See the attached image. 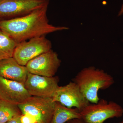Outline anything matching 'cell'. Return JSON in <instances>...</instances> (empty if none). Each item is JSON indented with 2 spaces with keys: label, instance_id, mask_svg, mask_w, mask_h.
<instances>
[{
  "label": "cell",
  "instance_id": "obj_1",
  "mask_svg": "<svg viewBox=\"0 0 123 123\" xmlns=\"http://www.w3.org/2000/svg\"><path fill=\"white\" fill-rule=\"evenodd\" d=\"M48 8L46 6L38 9L23 17L1 20L0 30L17 43L56 31L68 30L67 27L55 26L49 23L47 16Z\"/></svg>",
  "mask_w": 123,
  "mask_h": 123
},
{
  "label": "cell",
  "instance_id": "obj_2",
  "mask_svg": "<svg viewBox=\"0 0 123 123\" xmlns=\"http://www.w3.org/2000/svg\"><path fill=\"white\" fill-rule=\"evenodd\" d=\"M79 86L90 102L97 103L99 101L98 91L110 88L114 83L111 75L94 66L86 68L80 71L72 80Z\"/></svg>",
  "mask_w": 123,
  "mask_h": 123
},
{
  "label": "cell",
  "instance_id": "obj_3",
  "mask_svg": "<svg viewBox=\"0 0 123 123\" xmlns=\"http://www.w3.org/2000/svg\"><path fill=\"white\" fill-rule=\"evenodd\" d=\"M80 114L84 123H104L108 119L123 116V108L115 102L102 99L97 103H90Z\"/></svg>",
  "mask_w": 123,
  "mask_h": 123
},
{
  "label": "cell",
  "instance_id": "obj_4",
  "mask_svg": "<svg viewBox=\"0 0 123 123\" xmlns=\"http://www.w3.org/2000/svg\"><path fill=\"white\" fill-rule=\"evenodd\" d=\"M55 104L52 98L31 96L18 106L22 114L32 117L36 123H50Z\"/></svg>",
  "mask_w": 123,
  "mask_h": 123
},
{
  "label": "cell",
  "instance_id": "obj_5",
  "mask_svg": "<svg viewBox=\"0 0 123 123\" xmlns=\"http://www.w3.org/2000/svg\"><path fill=\"white\" fill-rule=\"evenodd\" d=\"M18 43L13 57L20 65L25 66L31 60L51 49L52 44L45 36L31 39Z\"/></svg>",
  "mask_w": 123,
  "mask_h": 123
},
{
  "label": "cell",
  "instance_id": "obj_6",
  "mask_svg": "<svg viewBox=\"0 0 123 123\" xmlns=\"http://www.w3.org/2000/svg\"><path fill=\"white\" fill-rule=\"evenodd\" d=\"M49 2V0H0V18L23 17L48 6Z\"/></svg>",
  "mask_w": 123,
  "mask_h": 123
},
{
  "label": "cell",
  "instance_id": "obj_7",
  "mask_svg": "<svg viewBox=\"0 0 123 123\" xmlns=\"http://www.w3.org/2000/svg\"><path fill=\"white\" fill-rule=\"evenodd\" d=\"M52 98L55 102L68 108H76L80 112L90 103L73 81L65 86H59Z\"/></svg>",
  "mask_w": 123,
  "mask_h": 123
},
{
  "label": "cell",
  "instance_id": "obj_8",
  "mask_svg": "<svg viewBox=\"0 0 123 123\" xmlns=\"http://www.w3.org/2000/svg\"><path fill=\"white\" fill-rule=\"evenodd\" d=\"M59 82L57 76H44L28 72L24 84L31 96L52 98L59 87Z\"/></svg>",
  "mask_w": 123,
  "mask_h": 123
},
{
  "label": "cell",
  "instance_id": "obj_9",
  "mask_svg": "<svg viewBox=\"0 0 123 123\" xmlns=\"http://www.w3.org/2000/svg\"><path fill=\"white\" fill-rule=\"evenodd\" d=\"M61 64L57 53L51 49L31 60L25 66L28 72L51 77L55 76Z\"/></svg>",
  "mask_w": 123,
  "mask_h": 123
},
{
  "label": "cell",
  "instance_id": "obj_10",
  "mask_svg": "<svg viewBox=\"0 0 123 123\" xmlns=\"http://www.w3.org/2000/svg\"><path fill=\"white\" fill-rule=\"evenodd\" d=\"M31 96L24 84L0 77V100L18 105Z\"/></svg>",
  "mask_w": 123,
  "mask_h": 123
},
{
  "label": "cell",
  "instance_id": "obj_11",
  "mask_svg": "<svg viewBox=\"0 0 123 123\" xmlns=\"http://www.w3.org/2000/svg\"><path fill=\"white\" fill-rule=\"evenodd\" d=\"M28 72L13 57L0 60V77L24 84Z\"/></svg>",
  "mask_w": 123,
  "mask_h": 123
},
{
  "label": "cell",
  "instance_id": "obj_12",
  "mask_svg": "<svg viewBox=\"0 0 123 123\" xmlns=\"http://www.w3.org/2000/svg\"><path fill=\"white\" fill-rule=\"evenodd\" d=\"M80 111L76 108H68L56 102L52 118L50 123H65L72 120L81 119Z\"/></svg>",
  "mask_w": 123,
  "mask_h": 123
},
{
  "label": "cell",
  "instance_id": "obj_13",
  "mask_svg": "<svg viewBox=\"0 0 123 123\" xmlns=\"http://www.w3.org/2000/svg\"><path fill=\"white\" fill-rule=\"evenodd\" d=\"M17 44L11 37L0 30V60L13 57Z\"/></svg>",
  "mask_w": 123,
  "mask_h": 123
},
{
  "label": "cell",
  "instance_id": "obj_14",
  "mask_svg": "<svg viewBox=\"0 0 123 123\" xmlns=\"http://www.w3.org/2000/svg\"><path fill=\"white\" fill-rule=\"evenodd\" d=\"M22 113L18 105L0 100V123H6Z\"/></svg>",
  "mask_w": 123,
  "mask_h": 123
},
{
  "label": "cell",
  "instance_id": "obj_15",
  "mask_svg": "<svg viewBox=\"0 0 123 123\" xmlns=\"http://www.w3.org/2000/svg\"><path fill=\"white\" fill-rule=\"evenodd\" d=\"M20 120L21 123H37L33 117L28 115L22 114L20 117Z\"/></svg>",
  "mask_w": 123,
  "mask_h": 123
},
{
  "label": "cell",
  "instance_id": "obj_16",
  "mask_svg": "<svg viewBox=\"0 0 123 123\" xmlns=\"http://www.w3.org/2000/svg\"><path fill=\"white\" fill-rule=\"evenodd\" d=\"M20 116L15 117L14 118L12 119L11 120L8 121V122L6 123H21V121H20Z\"/></svg>",
  "mask_w": 123,
  "mask_h": 123
},
{
  "label": "cell",
  "instance_id": "obj_17",
  "mask_svg": "<svg viewBox=\"0 0 123 123\" xmlns=\"http://www.w3.org/2000/svg\"><path fill=\"white\" fill-rule=\"evenodd\" d=\"M68 123H84L81 119H75L70 120Z\"/></svg>",
  "mask_w": 123,
  "mask_h": 123
},
{
  "label": "cell",
  "instance_id": "obj_18",
  "mask_svg": "<svg viewBox=\"0 0 123 123\" xmlns=\"http://www.w3.org/2000/svg\"><path fill=\"white\" fill-rule=\"evenodd\" d=\"M123 14V4L121 6V8L118 14V16H120Z\"/></svg>",
  "mask_w": 123,
  "mask_h": 123
},
{
  "label": "cell",
  "instance_id": "obj_19",
  "mask_svg": "<svg viewBox=\"0 0 123 123\" xmlns=\"http://www.w3.org/2000/svg\"><path fill=\"white\" fill-rule=\"evenodd\" d=\"M123 123V121H121V122H120V123Z\"/></svg>",
  "mask_w": 123,
  "mask_h": 123
},
{
  "label": "cell",
  "instance_id": "obj_20",
  "mask_svg": "<svg viewBox=\"0 0 123 123\" xmlns=\"http://www.w3.org/2000/svg\"></svg>",
  "mask_w": 123,
  "mask_h": 123
}]
</instances>
